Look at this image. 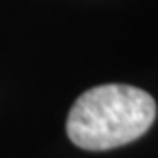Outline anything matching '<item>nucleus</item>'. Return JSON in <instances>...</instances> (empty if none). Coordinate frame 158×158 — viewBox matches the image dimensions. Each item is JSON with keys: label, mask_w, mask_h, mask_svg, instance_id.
Instances as JSON below:
<instances>
[{"label": "nucleus", "mask_w": 158, "mask_h": 158, "mask_svg": "<svg viewBox=\"0 0 158 158\" xmlns=\"http://www.w3.org/2000/svg\"><path fill=\"white\" fill-rule=\"evenodd\" d=\"M154 118L156 103L145 89L103 84L74 101L67 118V133L80 149L109 151L139 139Z\"/></svg>", "instance_id": "1"}]
</instances>
